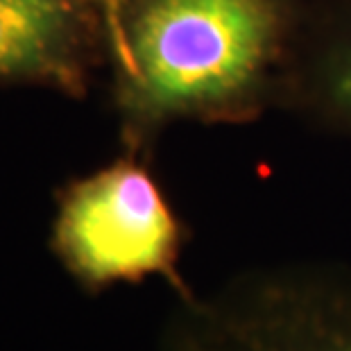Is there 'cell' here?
I'll return each instance as SVG.
<instances>
[{
    "instance_id": "obj_5",
    "label": "cell",
    "mask_w": 351,
    "mask_h": 351,
    "mask_svg": "<svg viewBox=\"0 0 351 351\" xmlns=\"http://www.w3.org/2000/svg\"><path fill=\"white\" fill-rule=\"evenodd\" d=\"M338 95L351 107V62L345 66V71H342L338 80Z\"/></svg>"
},
{
    "instance_id": "obj_2",
    "label": "cell",
    "mask_w": 351,
    "mask_h": 351,
    "mask_svg": "<svg viewBox=\"0 0 351 351\" xmlns=\"http://www.w3.org/2000/svg\"><path fill=\"white\" fill-rule=\"evenodd\" d=\"M182 227L152 177L132 163L102 170L62 199L55 250L66 267L100 290L161 274L179 286Z\"/></svg>"
},
{
    "instance_id": "obj_4",
    "label": "cell",
    "mask_w": 351,
    "mask_h": 351,
    "mask_svg": "<svg viewBox=\"0 0 351 351\" xmlns=\"http://www.w3.org/2000/svg\"><path fill=\"white\" fill-rule=\"evenodd\" d=\"M66 19V0H0V73L41 66L62 39Z\"/></svg>"
},
{
    "instance_id": "obj_3",
    "label": "cell",
    "mask_w": 351,
    "mask_h": 351,
    "mask_svg": "<svg viewBox=\"0 0 351 351\" xmlns=\"http://www.w3.org/2000/svg\"><path fill=\"white\" fill-rule=\"evenodd\" d=\"M159 351H351V286L263 283L189 306Z\"/></svg>"
},
{
    "instance_id": "obj_1",
    "label": "cell",
    "mask_w": 351,
    "mask_h": 351,
    "mask_svg": "<svg viewBox=\"0 0 351 351\" xmlns=\"http://www.w3.org/2000/svg\"><path fill=\"white\" fill-rule=\"evenodd\" d=\"M267 41L263 0H152L134 29L132 64L147 102L175 107L243 86Z\"/></svg>"
},
{
    "instance_id": "obj_6",
    "label": "cell",
    "mask_w": 351,
    "mask_h": 351,
    "mask_svg": "<svg viewBox=\"0 0 351 351\" xmlns=\"http://www.w3.org/2000/svg\"><path fill=\"white\" fill-rule=\"evenodd\" d=\"M109 3H111V7H114V10H116V7H118V3H121V0H109Z\"/></svg>"
}]
</instances>
